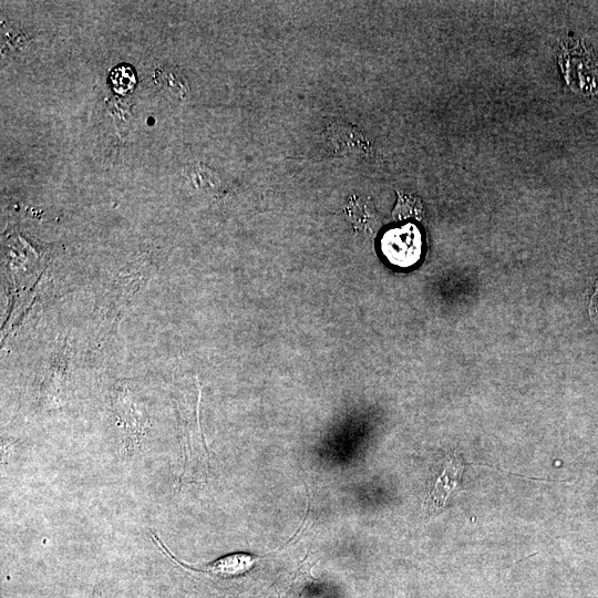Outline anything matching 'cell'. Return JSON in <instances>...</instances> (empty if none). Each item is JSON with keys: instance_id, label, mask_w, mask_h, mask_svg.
<instances>
[{"instance_id": "52a82bcc", "label": "cell", "mask_w": 598, "mask_h": 598, "mask_svg": "<svg viewBox=\"0 0 598 598\" xmlns=\"http://www.w3.org/2000/svg\"><path fill=\"white\" fill-rule=\"evenodd\" d=\"M110 81L112 89L121 95L128 94L137 84L136 75L128 66H119L113 69L110 74Z\"/></svg>"}, {"instance_id": "6da1fadb", "label": "cell", "mask_w": 598, "mask_h": 598, "mask_svg": "<svg viewBox=\"0 0 598 598\" xmlns=\"http://www.w3.org/2000/svg\"><path fill=\"white\" fill-rule=\"evenodd\" d=\"M113 402H115L120 426L125 431L127 451L130 453L137 452L149 422L146 408L133 397L131 390L127 387H121L117 390Z\"/></svg>"}, {"instance_id": "277c9868", "label": "cell", "mask_w": 598, "mask_h": 598, "mask_svg": "<svg viewBox=\"0 0 598 598\" xmlns=\"http://www.w3.org/2000/svg\"><path fill=\"white\" fill-rule=\"evenodd\" d=\"M565 74L567 82L583 95L598 94V63L589 51L574 48L566 54Z\"/></svg>"}, {"instance_id": "3957f363", "label": "cell", "mask_w": 598, "mask_h": 598, "mask_svg": "<svg viewBox=\"0 0 598 598\" xmlns=\"http://www.w3.org/2000/svg\"><path fill=\"white\" fill-rule=\"evenodd\" d=\"M151 538L154 543L158 545V548L174 562L183 567L184 570L192 571V572H202L208 573L220 577H234L243 575L246 572H249L254 564L256 563L257 559L256 556L246 554V553H234L230 555L223 556V558L216 560L208 565H204L201 567H195L194 565H189L187 563L181 562L177 556H174L172 552L168 549L166 544H163L161 540L158 538L157 534L154 532L151 533Z\"/></svg>"}, {"instance_id": "8992f818", "label": "cell", "mask_w": 598, "mask_h": 598, "mask_svg": "<svg viewBox=\"0 0 598 598\" xmlns=\"http://www.w3.org/2000/svg\"><path fill=\"white\" fill-rule=\"evenodd\" d=\"M463 471H465V467L459 458L455 455L447 458L445 468L425 502L427 513H439L445 508L451 493L461 488Z\"/></svg>"}, {"instance_id": "7a4b0ae2", "label": "cell", "mask_w": 598, "mask_h": 598, "mask_svg": "<svg viewBox=\"0 0 598 598\" xmlns=\"http://www.w3.org/2000/svg\"><path fill=\"white\" fill-rule=\"evenodd\" d=\"M381 250L390 263L400 267L414 265L421 256V233L414 224L390 230L381 240Z\"/></svg>"}, {"instance_id": "5b68a950", "label": "cell", "mask_w": 598, "mask_h": 598, "mask_svg": "<svg viewBox=\"0 0 598 598\" xmlns=\"http://www.w3.org/2000/svg\"><path fill=\"white\" fill-rule=\"evenodd\" d=\"M68 349L67 340L59 342L51 356L49 374L43 384V394L49 407H60L68 396Z\"/></svg>"}, {"instance_id": "ba28073f", "label": "cell", "mask_w": 598, "mask_h": 598, "mask_svg": "<svg viewBox=\"0 0 598 598\" xmlns=\"http://www.w3.org/2000/svg\"><path fill=\"white\" fill-rule=\"evenodd\" d=\"M589 313L592 317H598V277L595 285V291L590 298Z\"/></svg>"}, {"instance_id": "9c48e42d", "label": "cell", "mask_w": 598, "mask_h": 598, "mask_svg": "<svg viewBox=\"0 0 598 598\" xmlns=\"http://www.w3.org/2000/svg\"><path fill=\"white\" fill-rule=\"evenodd\" d=\"M92 598H95V597H92Z\"/></svg>"}]
</instances>
